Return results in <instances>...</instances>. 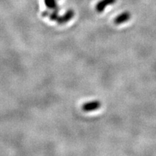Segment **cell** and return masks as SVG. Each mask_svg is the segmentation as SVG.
Masks as SVG:
<instances>
[{"label":"cell","mask_w":156,"mask_h":156,"mask_svg":"<svg viewBox=\"0 0 156 156\" xmlns=\"http://www.w3.org/2000/svg\"><path fill=\"white\" fill-rule=\"evenodd\" d=\"M116 2V0H101L95 5V10L98 13L103 12L104 9L106 8L107 6L113 5Z\"/></svg>","instance_id":"4"},{"label":"cell","mask_w":156,"mask_h":156,"mask_svg":"<svg viewBox=\"0 0 156 156\" xmlns=\"http://www.w3.org/2000/svg\"><path fill=\"white\" fill-rule=\"evenodd\" d=\"M49 15H50V12H48V10H44L42 12L43 17H48V16H49Z\"/></svg>","instance_id":"7"},{"label":"cell","mask_w":156,"mask_h":156,"mask_svg":"<svg viewBox=\"0 0 156 156\" xmlns=\"http://www.w3.org/2000/svg\"><path fill=\"white\" fill-rule=\"evenodd\" d=\"M101 106V103L99 101H93L85 103L82 106V109L85 112H91L98 110Z\"/></svg>","instance_id":"1"},{"label":"cell","mask_w":156,"mask_h":156,"mask_svg":"<svg viewBox=\"0 0 156 156\" xmlns=\"http://www.w3.org/2000/svg\"><path fill=\"white\" fill-rule=\"evenodd\" d=\"M130 18H131V13L128 11H125L116 17V18L114 20V23L116 25H121L124 23L127 22Z\"/></svg>","instance_id":"3"},{"label":"cell","mask_w":156,"mask_h":156,"mask_svg":"<svg viewBox=\"0 0 156 156\" xmlns=\"http://www.w3.org/2000/svg\"><path fill=\"white\" fill-rule=\"evenodd\" d=\"M44 3L45 5L48 9H52V10H60V8L58 7L56 0H44Z\"/></svg>","instance_id":"5"},{"label":"cell","mask_w":156,"mask_h":156,"mask_svg":"<svg viewBox=\"0 0 156 156\" xmlns=\"http://www.w3.org/2000/svg\"><path fill=\"white\" fill-rule=\"evenodd\" d=\"M58 12H59L58 10H53L51 12H50L49 19L51 20H52V21L57 20L58 17H59V15H58Z\"/></svg>","instance_id":"6"},{"label":"cell","mask_w":156,"mask_h":156,"mask_svg":"<svg viewBox=\"0 0 156 156\" xmlns=\"http://www.w3.org/2000/svg\"><path fill=\"white\" fill-rule=\"evenodd\" d=\"M74 15H75V12H74L73 9H68V10L65 12V14L58 17L57 20H56V23H57V24L58 25L65 24V23L69 22V20H71L73 19Z\"/></svg>","instance_id":"2"}]
</instances>
